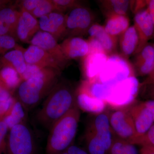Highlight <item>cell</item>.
Listing matches in <instances>:
<instances>
[{"instance_id": "cell-1", "label": "cell", "mask_w": 154, "mask_h": 154, "mask_svg": "<svg viewBox=\"0 0 154 154\" xmlns=\"http://www.w3.org/2000/svg\"><path fill=\"white\" fill-rule=\"evenodd\" d=\"M77 105L76 90L68 82L60 79L45 99L36 119L49 130L54 123Z\"/></svg>"}, {"instance_id": "cell-2", "label": "cell", "mask_w": 154, "mask_h": 154, "mask_svg": "<svg viewBox=\"0 0 154 154\" xmlns=\"http://www.w3.org/2000/svg\"><path fill=\"white\" fill-rule=\"evenodd\" d=\"M78 105L54 123L49 130L46 154H60L72 145L80 118Z\"/></svg>"}, {"instance_id": "cell-3", "label": "cell", "mask_w": 154, "mask_h": 154, "mask_svg": "<svg viewBox=\"0 0 154 154\" xmlns=\"http://www.w3.org/2000/svg\"><path fill=\"white\" fill-rule=\"evenodd\" d=\"M60 74H57L24 80L16 91L15 97L28 112L46 98L60 79Z\"/></svg>"}, {"instance_id": "cell-4", "label": "cell", "mask_w": 154, "mask_h": 154, "mask_svg": "<svg viewBox=\"0 0 154 154\" xmlns=\"http://www.w3.org/2000/svg\"><path fill=\"white\" fill-rule=\"evenodd\" d=\"M132 76H135L134 69L126 59L115 54L109 56L99 74L94 79L88 80H94L112 86Z\"/></svg>"}, {"instance_id": "cell-5", "label": "cell", "mask_w": 154, "mask_h": 154, "mask_svg": "<svg viewBox=\"0 0 154 154\" xmlns=\"http://www.w3.org/2000/svg\"><path fill=\"white\" fill-rule=\"evenodd\" d=\"M140 85L135 76H132L111 86L107 106L114 110L126 109L135 102Z\"/></svg>"}, {"instance_id": "cell-6", "label": "cell", "mask_w": 154, "mask_h": 154, "mask_svg": "<svg viewBox=\"0 0 154 154\" xmlns=\"http://www.w3.org/2000/svg\"><path fill=\"white\" fill-rule=\"evenodd\" d=\"M36 148L33 132L26 122L9 130L5 154H34Z\"/></svg>"}, {"instance_id": "cell-7", "label": "cell", "mask_w": 154, "mask_h": 154, "mask_svg": "<svg viewBox=\"0 0 154 154\" xmlns=\"http://www.w3.org/2000/svg\"><path fill=\"white\" fill-rule=\"evenodd\" d=\"M109 121L116 137L134 145L139 144L140 138L126 109H116L109 112Z\"/></svg>"}, {"instance_id": "cell-8", "label": "cell", "mask_w": 154, "mask_h": 154, "mask_svg": "<svg viewBox=\"0 0 154 154\" xmlns=\"http://www.w3.org/2000/svg\"><path fill=\"white\" fill-rule=\"evenodd\" d=\"M65 15L67 31L66 38L82 37L88 34L89 29L95 23L93 12L84 6L72 9Z\"/></svg>"}, {"instance_id": "cell-9", "label": "cell", "mask_w": 154, "mask_h": 154, "mask_svg": "<svg viewBox=\"0 0 154 154\" xmlns=\"http://www.w3.org/2000/svg\"><path fill=\"white\" fill-rule=\"evenodd\" d=\"M109 112L105 111L94 116L88 122L86 129L93 131L102 140L109 152L116 136L112 131L109 121Z\"/></svg>"}, {"instance_id": "cell-10", "label": "cell", "mask_w": 154, "mask_h": 154, "mask_svg": "<svg viewBox=\"0 0 154 154\" xmlns=\"http://www.w3.org/2000/svg\"><path fill=\"white\" fill-rule=\"evenodd\" d=\"M30 43L42 48L50 54L59 64L62 70L68 64L69 60L64 55L60 45L49 33L39 30L33 36Z\"/></svg>"}, {"instance_id": "cell-11", "label": "cell", "mask_w": 154, "mask_h": 154, "mask_svg": "<svg viewBox=\"0 0 154 154\" xmlns=\"http://www.w3.org/2000/svg\"><path fill=\"white\" fill-rule=\"evenodd\" d=\"M40 30L52 35L57 41L67 36L65 14L54 11L38 19Z\"/></svg>"}, {"instance_id": "cell-12", "label": "cell", "mask_w": 154, "mask_h": 154, "mask_svg": "<svg viewBox=\"0 0 154 154\" xmlns=\"http://www.w3.org/2000/svg\"><path fill=\"white\" fill-rule=\"evenodd\" d=\"M126 109L132 118L136 130L140 138L154 124L152 113L143 102H135Z\"/></svg>"}, {"instance_id": "cell-13", "label": "cell", "mask_w": 154, "mask_h": 154, "mask_svg": "<svg viewBox=\"0 0 154 154\" xmlns=\"http://www.w3.org/2000/svg\"><path fill=\"white\" fill-rule=\"evenodd\" d=\"M138 36L139 42L134 54L140 52L148 44V42L153 38L154 28L147 9L135 14L134 25Z\"/></svg>"}, {"instance_id": "cell-14", "label": "cell", "mask_w": 154, "mask_h": 154, "mask_svg": "<svg viewBox=\"0 0 154 154\" xmlns=\"http://www.w3.org/2000/svg\"><path fill=\"white\" fill-rule=\"evenodd\" d=\"M17 30V39L30 43L34 35L40 30L38 19L23 10H20Z\"/></svg>"}, {"instance_id": "cell-15", "label": "cell", "mask_w": 154, "mask_h": 154, "mask_svg": "<svg viewBox=\"0 0 154 154\" xmlns=\"http://www.w3.org/2000/svg\"><path fill=\"white\" fill-rule=\"evenodd\" d=\"M24 57L26 63L44 67H50L61 71L60 66L55 59L42 48L30 45L24 50Z\"/></svg>"}, {"instance_id": "cell-16", "label": "cell", "mask_w": 154, "mask_h": 154, "mask_svg": "<svg viewBox=\"0 0 154 154\" xmlns=\"http://www.w3.org/2000/svg\"><path fill=\"white\" fill-rule=\"evenodd\" d=\"M64 55L69 60L85 57L89 51L87 40L82 37H70L60 44Z\"/></svg>"}, {"instance_id": "cell-17", "label": "cell", "mask_w": 154, "mask_h": 154, "mask_svg": "<svg viewBox=\"0 0 154 154\" xmlns=\"http://www.w3.org/2000/svg\"><path fill=\"white\" fill-rule=\"evenodd\" d=\"M20 11L7 6L0 10V35L12 36L17 39V30Z\"/></svg>"}, {"instance_id": "cell-18", "label": "cell", "mask_w": 154, "mask_h": 154, "mask_svg": "<svg viewBox=\"0 0 154 154\" xmlns=\"http://www.w3.org/2000/svg\"><path fill=\"white\" fill-rule=\"evenodd\" d=\"M109 56L104 53H89L82 59V68L85 80H91L99 74L107 62Z\"/></svg>"}, {"instance_id": "cell-19", "label": "cell", "mask_w": 154, "mask_h": 154, "mask_svg": "<svg viewBox=\"0 0 154 154\" xmlns=\"http://www.w3.org/2000/svg\"><path fill=\"white\" fill-rule=\"evenodd\" d=\"M154 66L153 45L147 44L136 54L134 62L135 74L139 76H148Z\"/></svg>"}, {"instance_id": "cell-20", "label": "cell", "mask_w": 154, "mask_h": 154, "mask_svg": "<svg viewBox=\"0 0 154 154\" xmlns=\"http://www.w3.org/2000/svg\"><path fill=\"white\" fill-rule=\"evenodd\" d=\"M89 37L96 38L102 45L108 56L115 54L119 38L110 35L105 31L104 26L94 23L88 31Z\"/></svg>"}, {"instance_id": "cell-21", "label": "cell", "mask_w": 154, "mask_h": 154, "mask_svg": "<svg viewBox=\"0 0 154 154\" xmlns=\"http://www.w3.org/2000/svg\"><path fill=\"white\" fill-rule=\"evenodd\" d=\"M76 98L79 108L85 112L96 114L106 110L107 105L105 101L91 96L79 87L76 89Z\"/></svg>"}, {"instance_id": "cell-22", "label": "cell", "mask_w": 154, "mask_h": 154, "mask_svg": "<svg viewBox=\"0 0 154 154\" xmlns=\"http://www.w3.org/2000/svg\"><path fill=\"white\" fill-rule=\"evenodd\" d=\"M23 51L24 50L17 46L15 49L0 57V65L2 68L6 67L12 68L21 76L27 66Z\"/></svg>"}, {"instance_id": "cell-23", "label": "cell", "mask_w": 154, "mask_h": 154, "mask_svg": "<svg viewBox=\"0 0 154 154\" xmlns=\"http://www.w3.org/2000/svg\"><path fill=\"white\" fill-rule=\"evenodd\" d=\"M119 43L122 56L125 59L135 54L138 45L137 32L133 25L129 28L119 37Z\"/></svg>"}, {"instance_id": "cell-24", "label": "cell", "mask_w": 154, "mask_h": 154, "mask_svg": "<svg viewBox=\"0 0 154 154\" xmlns=\"http://www.w3.org/2000/svg\"><path fill=\"white\" fill-rule=\"evenodd\" d=\"M103 26L108 34L119 38L130 27L129 19L124 15H111L107 17Z\"/></svg>"}, {"instance_id": "cell-25", "label": "cell", "mask_w": 154, "mask_h": 154, "mask_svg": "<svg viewBox=\"0 0 154 154\" xmlns=\"http://www.w3.org/2000/svg\"><path fill=\"white\" fill-rule=\"evenodd\" d=\"M98 2L106 17L113 15L127 16L130 9V1L128 0H103Z\"/></svg>"}, {"instance_id": "cell-26", "label": "cell", "mask_w": 154, "mask_h": 154, "mask_svg": "<svg viewBox=\"0 0 154 154\" xmlns=\"http://www.w3.org/2000/svg\"><path fill=\"white\" fill-rule=\"evenodd\" d=\"M27 113L25 107L16 98L3 121L7 125L9 130L17 125L26 122Z\"/></svg>"}, {"instance_id": "cell-27", "label": "cell", "mask_w": 154, "mask_h": 154, "mask_svg": "<svg viewBox=\"0 0 154 154\" xmlns=\"http://www.w3.org/2000/svg\"><path fill=\"white\" fill-rule=\"evenodd\" d=\"M22 82L20 75L14 69L6 67L0 70V85L13 95Z\"/></svg>"}, {"instance_id": "cell-28", "label": "cell", "mask_w": 154, "mask_h": 154, "mask_svg": "<svg viewBox=\"0 0 154 154\" xmlns=\"http://www.w3.org/2000/svg\"><path fill=\"white\" fill-rule=\"evenodd\" d=\"M85 140L88 154H108L102 140L93 131L86 130Z\"/></svg>"}, {"instance_id": "cell-29", "label": "cell", "mask_w": 154, "mask_h": 154, "mask_svg": "<svg viewBox=\"0 0 154 154\" xmlns=\"http://www.w3.org/2000/svg\"><path fill=\"white\" fill-rule=\"evenodd\" d=\"M57 74H61L60 71L53 68L44 67L27 64L26 70L21 77L23 81L33 77L45 76Z\"/></svg>"}, {"instance_id": "cell-30", "label": "cell", "mask_w": 154, "mask_h": 154, "mask_svg": "<svg viewBox=\"0 0 154 154\" xmlns=\"http://www.w3.org/2000/svg\"><path fill=\"white\" fill-rule=\"evenodd\" d=\"M108 154H138V152L134 145L116 137Z\"/></svg>"}, {"instance_id": "cell-31", "label": "cell", "mask_w": 154, "mask_h": 154, "mask_svg": "<svg viewBox=\"0 0 154 154\" xmlns=\"http://www.w3.org/2000/svg\"><path fill=\"white\" fill-rule=\"evenodd\" d=\"M56 11V8L53 0H41L36 8L30 14L38 19Z\"/></svg>"}, {"instance_id": "cell-32", "label": "cell", "mask_w": 154, "mask_h": 154, "mask_svg": "<svg viewBox=\"0 0 154 154\" xmlns=\"http://www.w3.org/2000/svg\"><path fill=\"white\" fill-rule=\"evenodd\" d=\"M56 8L57 11L64 14L77 7L83 6L82 2L76 0H53Z\"/></svg>"}, {"instance_id": "cell-33", "label": "cell", "mask_w": 154, "mask_h": 154, "mask_svg": "<svg viewBox=\"0 0 154 154\" xmlns=\"http://www.w3.org/2000/svg\"><path fill=\"white\" fill-rule=\"evenodd\" d=\"M16 41L17 40L12 36L0 35V57L16 48Z\"/></svg>"}, {"instance_id": "cell-34", "label": "cell", "mask_w": 154, "mask_h": 154, "mask_svg": "<svg viewBox=\"0 0 154 154\" xmlns=\"http://www.w3.org/2000/svg\"><path fill=\"white\" fill-rule=\"evenodd\" d=\"M138 145L142 147H154V124L145 134L140 137Z\"/></svg>"}, {"instance_id": "cell-35", "label": "cell", "mask_w": 154, "mask_h": 154, "mask_svg": "<svg viewBox=\"0 0 154 154\" xmlns=\"http://www.w3.org/2000/svg\"><path fill=\"white\" fill-rule=\"evenodd\" d=\"M9 129L3 121H0V154L5 153L7 136Z\"/></svg>"}, {"instance_id": "cell-36", "label": "cell", "mask_w": 154, "mask_h": 154, "mask_svg": "<svg viewBox=\"0 0 154 154\" xmlns=\"http://www.w3.org/2000/svg\"><path fill=\"white\" fill-rule=\"evenodd\" d=\"M41 0H23L19 1L20 10H23L30 13L36 8Z\"/></svg>"}, {"instance_id": "cell-37", "label": "cell", "mask_w": 154, "mask_h": 154, "mask_svg": "<svg viewBox=\"0 0 154 154\" xmlns=\"http://www.w3.org/2000/svg\"><path fill=\"white\" fill-rule=\"evenodd\" d=\"M16 98L13 97L5 101H0V121H3L15 101Z\"/></svg>"}, {"instance_id": "cell-38", "label": "cell", "mask_w": 154, "mask_h": 154, "mask_svg": "<svg viewBox=\"0 0 154 154\" xmlns=\"http://www.w3.org/2000/svg\"><path fill=\"white\" fill-rule=\"evenodd\" d=\"M87 41L89 45V53L101 52L106 54L102 45L96 38L89 37Z\"/></svg>"}, {"instance_id": "cell-39", "label": "cell", "mask_w": 154, "mask_h": 154, "mask_svg": "<svg viewBox=\"0 0 154 154\" xmlns=\"http://www.w3.org/2000/svg\"><path fill=\"white\" fill-rule=\"evenodd\" d=\"M149 1H130V9L135 14L147 8Z\"/></svg>"}, {"instance_id": "cell-40", "label": "cell", "mask_w": 154, "mask_h": 154, "mask_svg": "<svg viewBox=\"0 0 154 154\" xmlns=\"http://www.w3.org/2000/svg\"><path fill=\"white\" fill-rule=\"evenodd\" d=\"M67 151L69 154H88L86 150L74 145L69 147Z\"/></svg>"}, {"instance_id": "cell-41", "label": "cell", "mask_w": 154, "mask_h": 154, "mask_svg": "<svg viewBox=\"0 0 154 154\" xmlns=\"http://www.w3.org/2000/svg\"><path fill=\"white\" fill-rule=\"evenodd\" d=\"M13 97V94L0 85V101H7Z\"/></svg>"}, {"instance_id": "cell-42", "label": "cell", "mask_w": 154, "mask_h": 154, "mask_svg": "<svg viewBox=\"0 0 154 154\" xmlns=\"http://www.w3.org/2000/svg\"><path fill=\"white\" fill-rule=\"evenodd\" d=\"M147 9L148 11L154 28V0H149L148 5Z\"/></svg>"}, {"instance_id": "cell-43", "label": "cell", "mask_w": 154, "mask_h": 154, "mask_svg": "<svg viewBox=\"0 0 154 154\" xmlns=\"http://www.w3.org/2000/svg\"><path fill=\"white\" fill-rule=\"evenodd\" d=\"M143 102L146 107L148 108L151 113L154 121V100L150 99Z\"/></svg>"}, {"instance_id": "cell-44", "label": "cell", "mask_w": 154, "mask_h": 154, "mask_svg": "<svg viewBox=\"0 0 154 154\" xmlns=\"http://www.w3.org/2000/svg\"><path fill=\"white\" fill-rule=\"evenodd\" d=\"M147 86L148 94L151 99L154 100V83L145 85Z\"/></svg>"}, {"instance_id": "cell-45", "label": "cell", "mask_w": 154, "mask_h": 154, "mask_svg": "<svg viewBox=\"0 0 154 154\" xmlns=\"http://www.w3.org/2000/svg\"><path fill=\"white\" fill-rule=\"evenodd\" d=\"M154 49V66L152 70L151 73L148 75L147 79L146 80L144 84L143 85H146V84H149L152 83L154 80V45H153Z\"/></svg>"}, {"instance_id": "cell-46", "label": "cell", "mask_w": 154, "mask_h": 154, "mask_svg": "<svg viewBox=\"0 0 154 154\" xmlns=\"http://www.w3.org/2000/svg\"><path fill=\"white\" fill-rule=\"evenodd\" d=\"M140 154H154V151L147 147H142L140 151Z\"/></svg>"}, {"instance_id": "cell-47", "label": "cell", "mask_w": 154, "mask_h": 154, "mask_svg": "<svg viewBox=\"0 0 154 154\" xmlns=\"http://www.w3.org/2000/svg\"><path fill=\"white\" fill-rule=\"evenodd\" d=\"M11 2V1L8 0H0V10L8 6V5Z\"/></svg>"}, {"instance_id": "cell-48", "label": "cell", "mask_w": 154, "mask_h": 154, "mask_svg": "<svg viewBox=\"0 0 154 154\" xmlns=\"http://www.w3.org/2000/svg\"><path fill=\"white\" fill-rule=\"evenodd\" d=\"M149 148H150L152 149L154 151V147H149Z\"/></svg>"}, {"instance_id": "cell-49", "label": "cell", "mask_w": 154, "mask_h": 154, "mask_svg": "<svg viewBox=\"0 0 154 154\" xmlns=\"http://www.w3.org/2000/svg\"><path fill=\"white\" fill-rule=\"evenodd\" d=\"M154 83V80L152 82V83ZM149 84H150V83H149Z\"/></svg>"}, {"instance_id": "cell-50", "label": "cell", "mask_w": 154, "mask_h": 154, "mask_svg": "<svg viewBox=\"0 0 154 154\" xmlns=\"http://www.w3.org/2000/svg\"><path fill=\"white\" fill-rule=\"evenodd\" d=\"M2 69V67H1V65H0V70L1 69Z\"/></svg>"}]
</instances>
